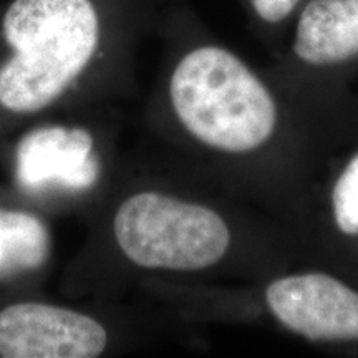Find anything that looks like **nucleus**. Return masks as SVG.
<instances>
[{"mask_svg":"<svg viewBox=\"0 0 358 358\" xmlns=\"http://www.w3.org/2000/svg\"><path fill=\"white\" fill-rule=\"evenodd\" d=\"M307 0H245L249 12L266 27H279L289 20Z\"/></svg>","mask_w":358,"mask_h":358,"instance_id":"nucleus-10","label":"nucleus"},{"mask_svg":"<svg viewBox=\"0 0 358 358\" xmlns=\"http://www.w3.org/2000/svg\"><path fill=\"white\" fill-rule=\"evenodd\" d=\"M169 20L176 40L166 77L174 123L189 140L217 153L257 150L277 123L274 98L241 57L191 32L186 15Z\"/></svg>","mask_w":358,"mask_h":358,"instance_id":"nucleus-3","label":"nucleus"},{"mask_svg":"<svg viewBox=\"0 0 358 358\" xmlns=\"http://www.w3.org/2000/svg\"><path fill=\"white\" fill-rule=\"evenodd\" d=\"M332 206L338 229L347 236H358V155L335 182Z\"/></svg>","mask_w":358,"mask_h":358,"instance_id":"nucleus-9","label":"nucleus"},{"mask_svg":"<svg viewBox=\"0 0 358 358\" xmlns=\"http://www.w3.org/2000/svg\"><path fill=\"white\" fill-rule=\"evenodd\" d=\"M164 0H0V143L27 123L106 106Z\"/></svg>","mask_w":358,"mask_h":358,"instance_id":"nucleus-1","label":"nucleus"},{"mask_svg":"<svg viewBox=\"0 0 358 358\" xmlns=\"http://www.w3.org/2000/svg\"><path fill=\"white\" fill-rule=\"evenodd\" d=\"M266 301L285 329L313 342L358 340V294L332 275L280 277L267 287Z\"/></svg>","mask_w":358,"mask_h":358,"instance_id":"nucleus-6","label":"nucleus"},{"mask_svg":"<svg viewBox=\"0 0 358 358\" xmlns=\"http://www.w3.org/2000/svg\"><path fill=\"white\" fill-rule=\"evenodd\" d=\"M88 222L58 279L66 299L111 301L134 272L208 271L227 256L232 241L211 206L156 187H123L120 179Z\"/></svg>","mask_w":358,"mask_h":358,"instance_id":"nucleus-2","label":"nucleus"},{"mask_svg":"<svg viewBox=\"0 0 358 358\" xmlns=\"http://www.w3.org/2000/svg\"><path fill=\"white\" fill-rule=\"evenodd\" d=\"M111 301L48 299L42 292L0 299V358H100L122 342Z\"/></svg>","mask_w":358,"mask_h":358,"instance_id":"nucleus-5","label":"nucleus"},{"mask_svg":"<svg viewBox=\"0 0 358 358\" xmlns=\"http://www.w3.org/2000/svg\"><path fill=\"white\" fill-rule=\"evenodd\" d=\"M53 254L52 217L0 182V299L42 292Z\"/></svg>","mask_w":358,"mask_h":358,"instance_id":"nucleus-7","label":"nucleus"},{"mask_svg":"<svg viewBox=\"0 0 358 358\" xmlns=\"http://www.w3.org/2000/svg\"><path fill=\"white\" fill-rule=\"evenodd\" d=\"M106 106L64 111L27 123L0 143L6 181L48 216L90 219L118 179Z\"/></svg>","mask_w":358,"mask_h":358,"instance_id":"nucleus-4","label":"nucleus"},{"mask_svg":"<svg viewBox=\"0 0 358 358\" xmlns=\"http://www.w3.org/2000/svg\"><path fill=\"white\" fill-rule=\"evenodd\" d=\"M292 55L310 69L358 60V0H307L299 12Z\"/></svg>","mask_w":358,"mask_h":358,"instance_id":"nucleus-8","label":"nucleus"}]
</instances>
